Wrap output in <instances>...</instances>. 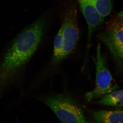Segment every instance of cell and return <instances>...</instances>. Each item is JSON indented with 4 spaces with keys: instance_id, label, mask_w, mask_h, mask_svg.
Listing matches in <instances>:
<instances>
[{
    "instance_id": "6da1fadb",
    "label": "cell",
    "mask_w": 123,
    "mask_h": 123,
    "mask_svg": "<svg viewBox=\"0 0 123 123\" xmlns=\"http://www.w3.org/2000/svg\"><path fill=\"white\" fill-rule=\"evenodd\" d=\"M47 21L46 16L40 17L14 39L0 65V81L9 83L30 59L43 40Z\"/></svg>"
},
{
    "instance_id": "7a4b0ae2",
    "label": "cell",
    "mask_w": 123,
    "mask_h": 123,
    "mask_svg": "<svg viewBox=\"0 0 123 123\" xmlns=\"http://www.w3.org/2000/svg\"><path fill=\"white\" fill-rule=\"evenodd\" d=\"M44 103L63 123H90L80 106L66 94L55 95L44 98Z\"/></svg>"
},
{
    "instance_id": "3957f363",
    "label": "cell",
    "mask_w": 123,
    "mask_h": 123,
    "mask_svg": "<svg viewBox=\"0 0 123 123\" xmlns=\"http://www.w3.org/2000/svg\"><path fill=\"white\" fill-rule=\"evenodd\" d=\"M96 67V81L95 87L85 94L88 101L100 98L107 94L117 90L118 86L113 79L107 63L106 58L101 50L100 43L97 48L95 61Z\"/></svg>"
},
{
    "instance_id": "277c9868",
    "label": "cell",
    "mask_w": 123,
    "mask_h": 123,
    "mask_svg": "<svg viewBox=\"0 0 123 123\" xmlns=\"http://www.w3.org/2000/svg\"><path fill=\"white\" fill-rule=\"evenodd\" d=\"M77 10L75 5L66 9L61 28L63 37L62 61L73 52L79 39V31L77 18Z\"/></svg>"
},
{
    "instance_id": "5b68a950",
    "label": "cell",
    "mask_w": 123,
    "mask_h": 123,
    "mask_svg": "<svg viewBox=\"0 0 123 123\" xmlns=\"http://www.w3.org/2000/svg\"><path fill=\"white\" fill-rule=\"evenodd\" d=\"M77 1L88 25L89 45L95 31L103 22L104 18L97 10L92 0H77Z\"/></svg>"
},
{
    "instance_id": "8992f818",
    "label": "cell",
    "mask_w": 123,
    "mask_h": 123,
    "mask_svg": "<svg viewBox=\"0 0 123 123\" xmlns=\"http://www.w3.org/2000/svg\"><path fill=\"white\" fill-rule=\"evenodd\" d=\"M91 112L95 123H123V110H100Z\"/></svg>"
},
{
    "instance_id": "52a82bcc",
    "label": "cell",
    "mask_w": 123,
    "mask_h": 123,
    "mask_svg": "<svg viewBox=\"0 0 123 123\" xmlns=\"http://www.w3.org/2000/svg\"><path fill=\"white\" fill-rule=\"evenodd\" d=\"M97 103L104 106L123 108V90H116L105 95Z\"/></svg>"
},
{
    "instance_id": "ba28073f",
    "label": "cell",
    "mask_w": 123,
    "mask_h": 123,
    "mask_svg": "<svg viewBox=\"0 0 123 123\" xmlns=\"http://www.w3.org/2000/svg\"><path fill=\"white\" fill-rule=\"evenodd\" d=\"M63 44L62 31L61 28L58 31L54 41V50L51 64L55 65L62 61V56L63 53Z\"/></svg>"
},
{
    "instance_id": "9c48e42d",
    "label": "cell",
    "mask_w": 123,
    "mask_h": 123,
    "mask_svg": "<svg viewBox=\"0 0 123 123\" xmlns=\"http://www.w3.org/2000/svg\"><path fill=\"white\" fill-rule=\"evenodd\" d=\"M92 0L95 8L104 18H105L111 13L112 7L111 0Z\"/></svg>"
},
{
    "instance_id": "30bf717a",
    "label": "cell",
    "mask_w": 123,
    "mask_h": 123,
    "mask_svg": "<svg viewBox=\"0 0 123 123\" xmlns=\"http://www.w3.org/2000/svg\"><path fill=\"white\" fill-rule=\"evenodd\" d=\"M115 60L118 67L123 70V46L110 51Z\"/></svg>"
},
{
    "instance_id": "8fae6325",
    "label": "cell",
    "mask_w": 123,
    "mask_h": 123,
    "mask_svg": "<svg viewBox=\"0 0 123 123\" xmlns=\"http://www.w3.org/2000/svg\"><path fill=\"white\" fill-rule=\"evenodd\" d=\"M118 16L119 17L121 18H123V11L119 13L118 14Z\"/></svg>"
},
{
    "instance_id": "7c38bea8",
    "label": "cell",
    "mask_w": 123,
    "mask_h": 123,
    "mask_svg": "<svg viewBox=\"0 0 123 123\" xmlns=\"http://www.w3.org/2000/svg\"><path fill=\"white\" fill-rule=\"evenodd\" d=\"M120 26H121V28L123 30V22H120Z\"/></svg>"
},
{
    "instance_id": "4fadbf2b",
    "label": "cell",
    "mask_w": 123,
    "mask_h": 123,
    "mask_svg": "<svg viewBox=\"0 0 123 123\" xmlns=\"http://www.w3.org/2000/svg\"></svg>"
}]
</instances>
